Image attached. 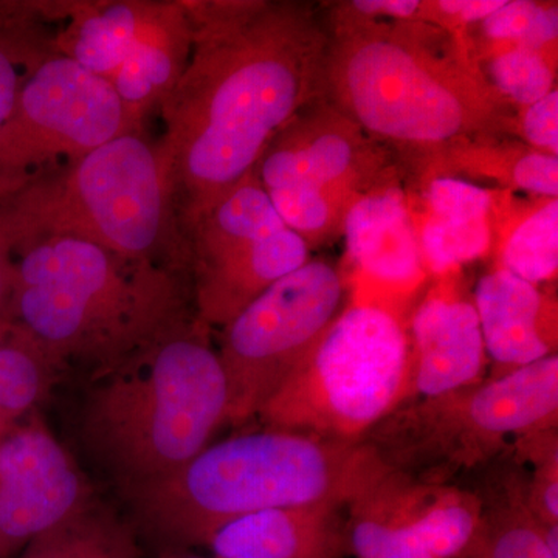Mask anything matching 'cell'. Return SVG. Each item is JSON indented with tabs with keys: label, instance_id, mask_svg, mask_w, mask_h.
Listing matches in <instances>:
<instances>
[{
	"label": "cell",
	"instance_id": "obj_1",
	"mask_svg": "<svg viewBox=\"0 0 558 558\" xmlns=\"http://www.w3.org/2000/svg\"><path fill=\"white\" fill-rule=\"evenodd\" d=\"M191 53L161 105L183 230L233 190L301 108L323 97L329 33L303 0H182Z\"/></svg>",
	"mask_w": 558,
	"mask_h": 558
},
{
	"label": "cell",
	"instance_id": "obj_2",
	"mask_svg": "<svg viewBox=\"0 0 558 558\" xmlns=\"http://www.w3.org/2000/svg\"><path fill=\"white\" fill-rule=\"evenodd\" d=\"M323 97L403 154L461 140L515 137L519 110L499 97L468 38L424 22L365 20L332 3Z\"/></svg>",
	"mask_w": 558,
	"mask_h": 558
},
{
	"label": "cell",
	"instance_id": "obj_3",
	"mask_svg": "<svg viewBox=\"0 0 558 558\" xmlns=\"http://www.w3.org/2000/svg\"><path fill=\"white\" fill-rule=\"evenodd\" d=\"M20 256L5 319L57 369L113 368L197 317L186 271L64 238Z\"/></svg>",
	"mask_w": 558,
	"mask_h": 558
},
{
	"label": "cell",
	"instance_id": "obj_4",
	"mask_svg": "<svg viewBox=\"0 0 558 558\" xmlns=\"http://www.w3.org/2000/svg\"><path fill=\"white\" fill-rule=\"evenodd\" d=\"M385 470L362 440L263 428L209 444L170 475L121 490L150 534L172 545L207 546L219 529L260 510L347 506Z\"/></svg>",
	"mask_w": 558,
	"mask_h": 558
},
{
	"label": "cell",
	"instance_id": "obj_5",
	"mask_svg": "<svg viewBox=\"0 0 558 558\" xmlns=\"http://www.w3.org/2000/svg\"><path fill=\"white\" fill-rule=\"evenodd\" d=\"M213 330L194 317L120 365L92 374L81 438L121 488L170 475L227 425Z\"/></svg>",
	"mask_w": 558,
	"mask_h": 558
},
{
	"label": "cell",
	"instance_id": "obj_6",
	"mask_svg": "<svg viewBox=\"0 0 558 558\" xmlns=\"http://www.w3.org/2000/svg\"><path fill=\"white\" fill-rule=\"evenodd\" d=\"M0 238L17 255L64 238L189 274L170 159L145 132L119 135L0 202Z\"/></svg>",
	"mask_w": 558,
	"mask_h": 558
},
{
	"label": "cell",
	"instance_id": "obj_7",
	"mask_svg": "<svg viewBox=\"0 0 558 558\" xmlns=\"http://www.w3.org/2000/svg\"><path fill=\"white\" fill-rule=\"evenodd\" d=\"M548 428H558L557 354L472 387L402 403L362 442L389 472L461 486L459 480L478 475L515 440Z\"/></svg>",
	"mask_w": 558,
	"mask_h": 558
},
{
	"label": "cell",
	"instance_id": "obj_8",
	"mask_svg": "<svg viewBox=\"0 0 558 558\" xmlns=\"http://www.w3.org/2000/svg\"><path fill=\"white\" fill-rule=\"evenodd\" d=\"M409 374V333L398 317L377 304H354L256 418L264 428L360 442L402 405Z\"/></svg>",
	"mask_w": 558,
	"mask_h": 558
},
{
	"label": "cell",
	"instance_id": "obj_9",
	"mask_svg": "<svg viewBox=\"0 0 558 558\" xmlns=\"http://www.w3.org/2000/svg\"><path fill=\"white\" fill-rule=\"evenodd\" d=\"M396 171L391 150L325 97L301 108L256 165L279 218L311 252L339 240L349 208Z\"/></svg>",
	"mask_w": 558,
	"mask_h": 558
},
{
	"label": "cell",
	"instance_id": "obj_10",
	"mask_svg": "<svg viewBox=\"0 0 558 558\" xmlns=\"http://www.w3.org/2000/svg\"><path fill=\"white\" fill-rule=\"evenodd\" d=\"M343 296L336 264L310 259L219 329L227 425L241 427L258 416L339 317Z\"/></svg>",
	"mask_w": 558,
	"mask_h": 558
},
{
	"label": "cell",
	"instance_id": "obj_11",
	"mask_svg": "<svg viewBox=\"0 0 558 558\" xmlns=\"http://www.w3.org/2000/svg\"><path fill=\"white\" fill-rule=\"evenodd\" d=\"M191 296L197 318L220 329L279 279L311 259V250L279 218L256 168L185 230Z\"/></svg>",
	"mask_w": 558,
	"mask_h": 558
},
{
	"label": "cell",
	"instance_id": "obj_12",
	"mask_svg": "<svg viewBox=\"0 0 558 558\" xmlns=\"http://www.w3.org/2000/svg\"><path fill=\"white\" fill-rule=\"evenodd\" d=\"M123 134L131 132L108 81L51 54L22 84L0 126V202Z\"/></svg>",
	"mask_w": 558,
	"mask_h": 558
},
{
	"label": "cell",
	"instance_id": "obj_13",
	"mask_svg": "<svg viewBox=\"0 0 558 558\" xmlns=\"http://www.w3.org/2000/svg\"><path fill=\"white\" fill-rule=\"evenodd\" d=\"M472 488L439 486L381 473L347 505L349 553L355 558H457L481 519Z\"/></svg>",
	"mask_w": 558,
	"mask_h": 558
},
{
	"label": "cell",
	"instance_id": "obj_14",
	"mask_svg": "<svg viewBox=\"0 0 558 558\" xmlns=\"http://www.w3.org/2000/svg\"><path fill=\"white\" fill-rule=\"evenodd\" d=\"M90 501L68 450L33 418L0 438V558H9Z\"/></svg>",
	"mask_w": 558,
	"mask_h": 558
},
{
	"label": "cell",
	"instance_id": "obj_15",
	"mask_svg": "<svg viewBox=\"0 0 558 558\" xmlns=\"http://www.w3.org/2000/svg\"><path fill=\"white\" fill-rule=\"evenodd\" d=\"M410 374L405 398H432L483 381L486 347L473 299L453 286L429 290L411 318Z\"/></svg>",
	"mask_w": 558,
	"mask_h": 558
},
{
	"label": "cell",
	"instance_id": "obj_16",
	"mask_svg": "<svg viewBox=\"0 0 558 558\" xmlns=\"http://www.w3.org/2000/svg\"><path fill=\"white\" fill-rule=\"evenodd\" d=\"M490 379L557 354L556 296L497 267L483 275L473 292Z\"/></svg>",
	"mask_w": 558,
	"mask_h": 558
},
{
	"label": "cell",
	"instance_id": "obj_17",
	"mask_svg": "<svg viewBox=\"0 0 558 558\" xmlns=\"http://www.w3.org/2000/svg\"><path fill=\"white\" fill-rule=\"evenodd\" d=\"M341 236L352 266L377 284L413 289L427 274L399 171L349 208Z\"/></svg>",
	"mask_w": 558,
	"mask_h": 558
},
{
	"label": "cell",
	"instance_id": "obj_18",
	"mask_svg": "<svg viewBox=\"0 0 558 558\" xmlns=\"http://www.w3.org/2000/svg\"><path fill=\"white\" fill-rule=\"evenodd\" d=\"M191 43L182 0H153L126 57L108 81L130 132H145L150 113L160 110L174 89L189 64Z\"/></svg>",
	"mask_w": 558,
	"mask_h": 558
},
{
	"label": "cell",
	"instance_id": "obj_19",
	"mask_svg": "<svg viewBox=\"0 0 558 558\" xmlns=\"http://www.w3.org/2000/svg\"><path fill=\"white\" fill-rule=\"evenodd\" d=\"M207 548L215 558H347V506L260 510L219 529Z\"/></svg>",
	"mask_w": 558,
	"mask_h": 558
},
{
	"label": "cell",
	"instance_id": "obj_20",
	"mask_svg": "<svg viewBox=\"0 0 558 558\" xmlns=\"http://www.w3.org/2000/svg\"><path fill=\"white\" fill-rule=\"evenodd\" d=\"M413 159L421 180L433 175L490 180L509 193L558 199V157L529 148L515 137L461 140L413 154Z\"/></svg>",
	"mask_w": 558,
	"mask_h": 558
},
{
	"label": "cell",
	"instance_id": "obj_21",
	"mask_svg": "<svg viewBox=\"0 0 558 558\" xmlns=\"http://www.w3.org/2000/svg\"><path fill=\"white\" fill-rule=\"evenodd\" d=\"M480 473L483 484L472 488L483 508L480 523L457 558H558L524 502L523 465L502 454Z\"/></svg>",
	"mask_w": 558,
	"mask_h": 558
},
{
	"label": "cell",
	"instance_id": "obj_22",
	"mask_svg": "<svg viewBox=\"0 0 558 558\" xmlns=\"http://www.w3.org/2000/svg\"><path fill=\"white\" fill-rule=\"evenodd\" d=\"M153 0H61L54 50L109 81L148 16Z\"/></svg>",
	"mask_w": 558,
	"mask_h": 558
},
{
	"label": "cell",
	"instance_id": "obj_23",
	"mask_svg": "<svg viewBox=\"0 0 558 558\" xmlns=\"http://www.w3.org/2000/svg\"><path fill=\"white\" fill-rule=\"evenodd\" d=\"M21 558H138V546L126 521L87 501L32 539Z\"/></svg>",
	"mask_w": 558,
	"mask_h": 558
},
{
	"label": "cell",
	"instance_id": "obj_24",
	"mask_svg": "<svg viewBox=\"0 0 558 558\" xmlns=\"http://www.w3.org/2000/svg\"><path fill=\"white\" fill-rule=\"evenodd\" d=\"M54 371L24 330L0 318V438L31 413L49 389Z\"/></svg>",
	"mask_w": 558,
	"mask_h": 558
},
{
	"label": "cell",
	"instance_id": "obj_25",
	"mask_svg": "<svg viewBox=\"0 0 558 558\" xmlns=\"http://www.w3.org/2000/svg\"><path fill=\"white\" fill-rule=\"evenodd\" d=\"M40 2L0 7V126L5 123L22 84L54 50V35L44 28Z\"/></svg>",
	"mask_w": 558,
	"mask_h": 558
},
{
	"label": "cell",
	"instance_id": "obj_26",
	"mask_svg": "<svg viewBox=\"0 0 558 558\" xmlns=\"http://www.w3.org/2000/svg\"><path fill=\"white\" fill-rule=\"evenodd\" d=\"M465 38L475 61L494 51L519 47L557 50V2L505 0L490 16L469 28Z\"/></svg>",
	"mask_w": 558,
	"mask_h": 558
},
{
	"label": "cell",
	"instance_id": "obj_27",
	"mask_svg": "<svg viewBox=\"0 0 558 558\" xmlns=\"http://www.w3.org/2000/svg\"><path fill=\"white\" fill-rule=\"evenodd\" d=\"M509 231L499 244V266L531 284L556 281L558 271V199H539L517 222L506 219Z\"/></svg>",
	"mask_w": 558,
	"mask_h": 558
},
{
	"label": "cell",
	"instance_id": "obj_28",
	"mask_svg": "<svg viewBox=\"0 0 558 558\" xmlns=\"http://www.w3.org/2000/svg\"><path fill=\"white\" fill-rule=\"evenodd\" d=\"M502 216L469 219L422 215L414 226L425 270L442 277L486 256L494 245Z\"/></svg>",
	"mask_w": 558,
	"mask_h": 558
},
{
	"label": "cell",
	"instance_id": "obj_29",
	"mask_svg": "<svg viewBox=\"0 0 558 558\" xmlns=\"http://www.w3.org/2000/svg\"><path fill=\"white\" fill-rule=\"evenodd\" d=\"M476 64L499 97L517 110L557 89V50L509 49L484 54Z\"/></svg>",
	"mask_w": 558,
	"mask_h": 558
},
{
	"label": "cell",
	"instance_id": "obj_30",
	"mask_svg": "<svg viewBox=\"0 0 558 558\" xmlns=\"http://www.w3.org/2000/svg\"><path fill=\"white\" fill-rule=\"evenodd\" d=\"M524 469V502L545 526H558V428L523 436L509 449Z\"/></svg>",
	"mask_w": 558,
	"mask_h": 558
},
{
	"label": "cell",
	"instance_id": "obj_31",
	"mask_svg": "<svg viewBox=\"0 0 558 558\" xmlns=\"http://www.w3.org/2000/svg\"><path fill=\"white\" fill-rule=\"evenodd\" d=\"M422 215L436 218H498L502 208L501 191L484 189L470 180L433 175L422 179Z\"/></svg>",
	"mask_w": 558,
	"mask_h": 558
},
{
	"label": "cell",
	"instance_id": "obj_32",
	"mask_svg": "<svg viewBox=\"0 0 558 558\" xmlns=\"http://www.w3.org/2000/svg\"><path fill=\"white\" fill-rule=\"evenodd\" d=\"M517 138L529 148L558 157V90L517 113Z\"/></svg>",
	"mask_w": 558,
	"mask_h": 558
},
{
	"label": "cell",
	"instance_id": "obj_33",
	"mask_svg": "<svg viewBox=\"0 0 558 558\" xmlns=\"http://www.w3.org/2000/svg\"><path fill=\"white\" fill-rule=\"evenodd\" d=\"M505 0H432V22L435 27L464 36L469 28L490 16Z\"/></svg>",
	"mask_w": 558,
	"mask_h": 558
},
{
	"label": "cell",
	"instance_id": "obj_34",
	"mask_svg": "<svg viewBox=\"0 0 558 558\" xmlns=\"http://www.w3.org/2000/svg\"><path fill=\"white\" fill-rule=\"evenodd\" d=\"M341 10L365 20L424 22L432 20V0H349Z\"/></svg>",
	"mask_w": 558,
	"mask_h": 558
},
{
	"label": "cell",
	"instance_id": "obj_35",
	"mask_svg": "<svg viewBox=\"0 0 558 558\" xmlns=\"http://www.w3.org/2000/svg\"><path fill=\"white\" fill-rule=\"evenodd\" d=\"M14 286V264L11 263V252L3 244L2 238H0V311L2 315L0 318H5L7 310L11 300V293H13Z\"/></svg>",
	"mask_w": 558,
	"mask_h": 558
},
{
	"label": "cell",
	"instance_id": "obj_36",
	"mask_svg": "<svg viewBox=\"0 0 558 558\" xmlns=\"http://www.w3.org/2000/svg\"><path fill=\"white\" fill-rule=\"evenodd\" d=\"M186 558H204V557H186Z\"/></svg>",
	"mask_w": 558,
	"mask_h": 558
}]
</instances>
